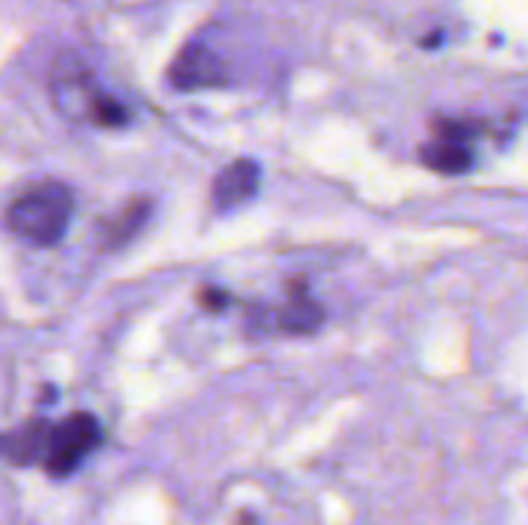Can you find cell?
Instances as JSON below:
<instances>
[{
  "mask_svg": "<svg viewBox=\"0 0 528 525\" xmlns=\"http://www.w3.org/2000/svg\"><path fill=\"white\" fill-rule=\"evenodd\" d=\"M238 525H260V522H257V516H254V513L244 510V513H238Z\"/></svg>",
  "mask_w": 528,
  "mask_h": 525,
  "instance_id": "13",
  "label": "cell"
},
{
  "mask_svg": "<svg viewBox=\"0 0 528 525\" xmlns=\"http://www.w3.org/2000/svg\"><path fill=\"white\" fill-rule=\"evenodd\" d=\"M170 84L176 90L220 87V84H226V68L210 50H204L198 44H189L180 56H176V62L170 65Z\"/></svg>",
  "mask_w": 528,
  "mask_h": 525,
  "instance_id": "4",
  "label": "cell"
},
{
  "mask_svg": "<svg viewBox=\"0 0 528 525\" xmlns=\"http://www.w3.org/2000/svg\"><path fill=\"white\" fill-rule=\"evenodd\" d=\"M99 442H102V430H99V420L93 414L78 411L72 417H65L62 424H56L53 448H50V458L44 461V470L53 479H65L68 473L78 470V464Z\"/></svg>",
  "mask_w": 528,
  "mask_h": 525,
  "instance_id": "2",
  "label": "cell"
},
{
  "mask_svg": "<svg viewBox=\"0 0 528 525\" xmlns=\"http://www.w3.org/2000/svg\"><path fill=\"white\" fill-rule=\"evenodd\" d=\"M93 124H102V127H121L127 121V112L124 105L112 96H99L96 105H93Z\"/></svg>",
  "mask_w": 528,
  "mask_h": 525,
  "instance_id": "10",
  "label": "cell"
},
{
  "mask_svg": "<svg viewBox=\"0 0 528 525\" xmlns=\"http://www.w3.org/2000/svg\"><path fill=\"white\" fill-rule=\"evenodd\" d=\"M149 214H152V201L149 198H133L115 220L105 223V244H109V248H115V244L130 241L139 232V226L146 223Z\"/></svg>",
  "mask_w": 528,
  "mask_h": 525,
  "instance_id": "9",
  "label": "cell"
},
{
  "mask_svg": "<svg viewBox=\"0 0 528 525\" xmlns=\"http://www.w3.org/2000/svg\"><path fill=\"white\" fill-rule=\"evenodd\" d=\"M53 96H56V105L68 118L90 121L93 105L102 93L93 84L90 68L78 56H62L53 68Z\"/></svg>",
  "mask_w": 528,
  "mask_h": 525,
  "instance_id": "3",
  "label": "cell"
},
{
  "mask_svg": "<svg viewBox=\"0 0 528 525\" xmlns=\"http://www.w3.org/2000/svg\"><path fill=\"white\" fill-rule=\"evenodd\" d=\"M226 303H229V297H226L223 291H217V288H204V291H201V306H204V309H214V312H217V309H223Z\"/></svg>",
  "mask_w": 528,
  "mask_h": 525,
  "instance_id": "12",
  "label": "cell"
},
{
  "mask_svg": "<svg viewBox=\"0 0 528 525\" xmlns=\"http://www.w3.org/2000/svg\"><path fill=\"white\" fill-rule=\"evenodd\" d=\"M260 186V167L251 158L229 164L214 180V204L217 207H238L248 201Z\"/></svg>",
  "mask_w": 528,
  "mask_h": 525,
  "instance_id": "6",
  "label": "cell"
},
{
  "mask_svg": "<svg viewBox=\"0 0 528 525\" xmlns=\"http://www.w3.org/2000/svg\"><path fill=\"white\" fill-rule=\"evenodd\" d=\"M325 322V309L319 303H312L306 294H291L288 306L278 312V328L288 334H312L319 331Z\"/></svg>",
  "mask_w": 528,
  "mask_h": 525,
  "instance_id": "7",
  "label": "cell"
},
{
  "mask_svg": "<svg viewBox=\"0 0 528 525\" xmlns=\"http://www.w3.org/2000/svg\"><path fill=\"white\" fill-rule=\"evenodd\" d=\"M433 130L439 133V139H451V143H464V139L473 133L470 124H464V121H451V118H436V121H433Z\"/></svg>",
  "mask_w": 528,
  "mask_h": 525,
  "instance_id": "11",
  "label": "cell"
},
{
  "mask_svg": "<svg viewBox=\"0 0 528 525\" xmlns=\"http://www.w3.org/2000/svg\"><path fill=\"white\" fill-rule=\"evenodd\" d=\"M420 161L424 167L445 173V177H454V173H464L473 164V155L464 149V143H451V139H439V143H430L420 149Z\"/></svg>",
  "mask_w": 528,
  "mask_h": 525,
  "instance_id": "8",
  "label": "cell"
},
{
  "mask_svg": "<svg viewBox=\"0 0 528 525\" xmlns=\"http://www.w3.org/2000/svg\"><path fill=\"white\" fill-rule=\"evenodd\" d=\"M53 433L56 424L50 420L38 417V420H28L19 430H13L4 442V454L7 461L16 467H31V464H44L50 458V448H53Z\"/></svg>",
  "mask_w": 528,
  "mask_h": 525,
  "instance_id": "5",
  "label": "cell"
},
{
  "mask_svg": "<svg viewBox=\"0 0 528 525\" xmlns=\"http://www.w3.org/2000/svg\"><path fill=\"white\" fill-rule=\"evenodd\" d=\"M72 214H75V198H72V192H68V186L38 183V186L25 189L10 204L7 226L22 241L47 248V244H56L65 235Z\"/></svg>",
  "mask_w": 528,
  "mask_h": 525,
  "instance_id": "1",
  "label": "cell"
}]
</instances>
